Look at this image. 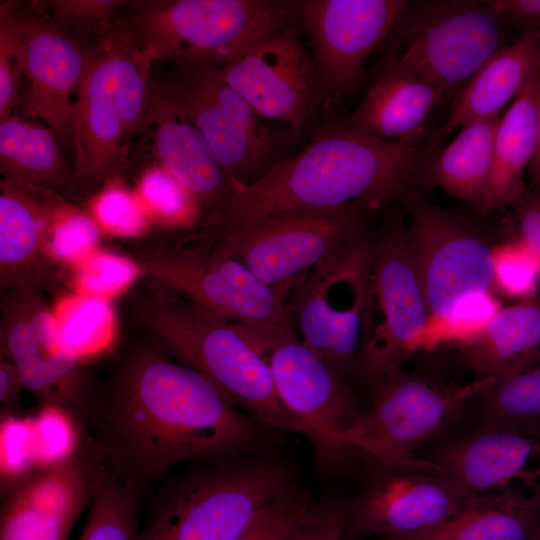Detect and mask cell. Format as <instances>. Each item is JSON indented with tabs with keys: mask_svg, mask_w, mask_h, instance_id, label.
<instances>
[{
	"mask_svg": "<svg viewBox=\"0 0 540 540\" xmlns=\"http://www.w3.org/2000/svg\"><path fill=\"white\" fill-rule=\"evenodd\" d=\"M374 247L366 225L334 258L299 278L287 301L301 340L347 381L360 375Z\"/></svg>",
	"mask_w": 540,
	"mask_h": 540,
	"instance_id": "12",
	"label": "cell"
},
{
	"mask_svg": "<svg viewBox=\"0 0 540 540\" xmlns=\"http://www.w3.org/2000/svg\"><path fill=\"white\" fill-rule=\"evenodd\" d=\"M109 469L93 439L73 457L1 490L0 540H68Z\"/></svg>",
	"mask_w": 540,
	"mask_h": 540,
	"instance_id": "18",
	"label": "cell"
},
{
	"mask_svg": "<svg viewBox=\"0 0 540 540\" xmlns=\"http://www.w3.org/2000/svg\"><path fill=\"white\" fill-rule=\"evenodd\" d=\"M540 68V35L527 33L493 55L458 93L446 122L430 140V151L473 122L500 115ZM427 152V153H428Z\"/></svg>",
	"mask_w": 540,
	"mask_h": 540,
	"instance_id": "25",
	"label": "cell"
},
{
	"mask_svg": "<svg viewBox=\"0 0 540 540\" xmlns=\"http://www.w3.org/2000/svg\"><path fill=\"white\" fill-rule=\"evenodd\" d=\"M2 293L1 358L17 368L39 406L65 409L90 433L102 386L64 343L43 291L18 286Z\"/></svg>",
	"mask_w": 540,
	"mask_h": 540,
	"instance_id": "14",
	"label": "cell"
},
{
	"mask_svg": "<svg viewBox=\"0 0 540 540\" xmlns=\"http://www.w3.org/2000/svg\"><path fill=\"white\" fill-rule=\"evenodd\" d=\"M51 308L64 343L83 363L114 345L117 317L112 302L69 291L60 295Z\"/></svg>",
	"mask_w": 540,
	"mask_h": 540,
	"instance_id": "32",
	"label": "cell"
},
{
	"mask_svg": "<svg viewBox=\"0 0 540 540\" xmlns=\"http://www.w3.org/2000/svg\"><path fill=\"white\" fill-rule=\"evenodd\" d=\"M378 465L362 492L347 503L353 539L380 535L390 540L429 528L468 499L439 466Z\"/></svg>",
	"mask_w": 540,
	"mask_h": 540,
	"instance_id": "19",
	"label": "cell"
},
{
	"mask_svg": "<svg viewBox=\"0 0 540 540\" xmlns=\"http://www.w3.org/2000/svg\"><path fill=\"white\" fill-rule=\"evenodd\" d=\"M444 98L440 91L411 75L380 69L363 101L346 120L368 135L415 144L413 137Z\"/></svg>",
	"mask_w": 540,
	"mask_h": 540,
	"instance_id": "27",
	"label": "cell"
},
{
	"mask_svg": "<svg viewBox=\"0 0 540 540\" xmlns=\"http://www.w3.org/2000/svg\"><path fill=\"white\" fill-rule=\"evenodd\" d=\"M538 540H540V536H539Z\"/></svg>",
	"mask_w": 540,
	"mask_h": 540,
	"instance_id": "53",
	"label": "cell"
},
{
	"mask_svg": "<svg viewBox=\"0 0 540 540\" xmlns=\"http://www.w3.org/2000/svg\"><path fill=\"white\" fill-rule=\"evenodd\" d=\"M270 369L277 395L313 446L323 469H339L354 450L347 436L363 414L353 391L295 328L269 333L246 329Z\"/></svg>",
	"mask_w": 540,
	"mask_h": 540,
	"instance_id": "10",
	"label": "cell"
},
{
	"mask_svg": "<svg viewBox=\"0 0 540 540\" xmlns=\"http://www.w3.org/2000/svg\"><path fill=\"white\" fill-rule=\"evenodd\" d=\"M430 322L424 348L454 305L476 292H495L492 248L453 210L428 202L421 192L402 206Z\"/></svg>",
	"mask_w": 540,
	"mask_h": 540,
	"instance_id": "15",
	"label": "cell"
},
{
	"mask_svg": "<svg viewBox=\"0 0 540 540\" xmlns=\"http://www.w3.org/2000/svg\"><path fill=\"white\" fill-rule=\"evenodd\" d=\"M111 29L117 43L115 100L129 149L133 138L145 132L152 104L153 61L120 30L113 25Z\"/></svg>",
	"mask_w": 540,
	"mask_h": 540,
	"instance_id": "33",
	"label": "cell"
},
{
	"mask_svg": "<svg viewBox=\"0 0 540 540\" xmlns=\"http://www.w3.org/2000/svg\"><path fill=\"white\" fill-rule=\"evenodd\" d=\"M0 446L1 490L39 468L31 416H1Z\"/></svg>",
	"mask_w": 540,
	"mask_h": 540,
	"instance_id": "45",
	"label": "cell"
},
{
	"mask_svg": "<svg viewBox=\"0 0 540 540\" xmlns=\"http://www.w3.org/2000/svg\"><path fill=\"white\" fill-rule=\"evenodd\" d=\"M31 417L39 468L73 457L93 440L89 431L63 408L41 405Z\"/></svg>",
	"mask_w": 540,
	"mask_h": 540,
	"instance_id": "40",
	"label": "cell"
},
{
	"mask_svg": "<svg viewBox=\"0 0 540 540\" xmlns=\"http://www.w3.org/2000/svg\"><path fill=\"white\" fill-rule=\"evenodd\" d=\"M495 380L445 384L406 372L402 365L393 367L372 386L371 406L349 432L347 442L380 464L438 467L419 458L416 450Z\"/></svg>",
	"mask_w": 540,
	"mask_h": 540,
	"instance_id": "13",
	"label": "cell"
},
{
	"mask_svg": "<svg viewBox=\"0 0 540 540\" xmlns=\"http://www.w3.org/2000/svg\"><path fill=\"white\" fill-rule=\"evenodd\" d=\"M312 502L308 489L297 481L266 505L233 540H286Z\"/></svg>",
	"mask_w": 540,
	"mask_h": 540,
	"instance_id": "43",
	"label": "cell"
},
{
	"mask_svg": "<svg viewBox=\"0 0 540 540\" xmlns=\"http://www.w3.org/2000/svg\"><path fill=\"white\" fill-rule=\"evenodd\" d=\"M500 19L520 35H540V0H488Z\"/></svg>",
	"mask_w": 540,
	"mask_h": 540,
	"instance_id": "49",
	"label": "cell"
},
{
	"mask_svg": "<svg viewBox=\"0 0 540 540\" xmlns=\"http://www.w3.org/2000/svg\"><path fill=\"white\" fill-rule=\"evenodd\" d=\"M433 462L467 498L519 491L517 482L540 491V425L491 423Z\"/></svg>",
	"mask_w": 540,
	"mask_h": 540,
	"instance_id": "22",
	"label": "cell"
},
{
	"mask_svg": "<svg viewBox=\"0 0 540 540\" xmlns=\"http://www.w3.org/2000/svg\"><path fill=\"white\" fill-rule=\"evenodd\" d=\"M363 203L269 213L193 236L243 264L285 299L293 283L334 258L366 225Z\"/></svg>",
	"mask_w": 540,
	"mask_h": 540,
	"instance_id": "7",
	"label": "cell"
},
{
	"mask_svg": "<svg viewBox=\"0 0 540 540\" xmlns=\"http://www.w3.org/2000/svg\"><path fill=\"white\" fill-rule=\"evenodd\" d=\"M113 26L154 63L222 67L296 20L295 1L129 2Z\"/></svg>",
	"mask_w": 540,
	"mask_h": 540,
	"instance_id": "5",
	"label": "cell"
},
{
	"mask_svg": "<svg viewBox=\"0 0 540 540\" xmlns=\"http://www.w3.org/2000/svg\"><path fill=\"white\" fill-rule=\"evenodd\" d=\"M407 0H297L296 20L331 104L351 95Z\"/></svg>",
	"mask_w": 540,
	"mask_h": 540,
	"instance_id": "17",
	"label": "cell"
},
{
	"mask_svg": "<svg viewBox=\"0 0 540 540\" xmlns=\"http://www.w3.org/2000/svg\"><path fill=\"white\" fill-rule=\"evenodd\" d=\"M537 74L512 101L498 124L481 214L512 205L525 191L523 173L537 136Z\"/></svg>",
	"mask_w": 540,
	"mask_h": 540,
	"instance_id": "30",
	"label": "cell"
},
{
	"mask_svg": "<svg viewBox=\"0 0 540 540\" xmlns=\"http://www.w3.org/2000/svg\"><path fill=\"white\" fill-rule=\"evenodd\" d=\"M537 136L533 157L529 163L530 176L540 190V68L537 74Z\"/></svg>",
	"mask_w": 540,
	"mask_h": 540,
	"instance_id": "51",
	"label": "cell"
},
{
	"mask_svg": "<svg viewBox=\"0 0 540 540\" xmlns=\"http://www.w3.org/2000/svg\"><path fill=\"white\" fill-rule=\"evenodd\" d=\"M27 51L16 23L12 2L0 5V121L11 117L13 108L21 102L19 94L22 75L27 76Z\"/></svg>",
	"mask_w": 540,
	"mask_h": 540,
	"instance_id": "42",
	"label": "cell"
},
{
	"mask_svg": "<svg viewBox=\"0 0 540 540\" xmlns=\"http://www.w3.org/2000/svg\"><path fill=\"white\" fill-rule=\"evenodd\" d=\"M198 371L161 347L129 351L101 387L90 434L142 497L182 463L248 455L278 439Z\"/></svg>",
	"mask_w": 540,
	"mask_h": 540,
	"instance_id": "1",
	"label": "cell"
},
{
	"mask_svg": "<svg viewBox=\"0 0 540 540\" xmlns=\"http://www.w3.org/2000/svg\"><path fill=\"white\" fill-rule=\"evenodd\" d=\"M425 151L415 144L380 139L347 120L322 126L296 156L276 164L249 185L234 182L228 203L205 218L209 230L291 209H326L363 203L370 210L402 206L421 192Z\"/></svg>",
	"mask_w": 540,
	"mask_h": 540,
	"instance_id": "2",
	"label": "cell"
},
{
	"mask_svg": "<svg viewBox=\"0 0 540 540\" xmlns=\"http://www.w3.org/2000/svg\"><path fill=\"white\" fill-rule=\"evenodd\" d=\"M298 476L262 451L190 463L161 482L135 540H233Z\"/></svg>",
	"mask_w": 540,
	"mask_h": 540,
	"instance_id": "4",
	"label": "cell"
},
{
	"mask_svg": "<svg viewBox=\"0 0 540 540\" xmlns=\"http://www.w3.org/2000/svg\"><path fill=\"white\" fill-rule=\"evenodd\" d=\"M57 193L0 183V287L18 286L43 291L58 268L49 259L45 233L49 210Z\"/></svg>",
	"mask_w": 540,
	"mask_h": 540,
	"instance_id": "24",
	"label": "cell"
},
{
	"mask_svg": "<svg viewBox=\"0 0 540 540\" xmlns=\"http://www.w3.org/2000/svg\"><path fill=\"white\" fill-rule=\"evenodd\" d=\"M134 191L151 224L194 231L203 219L194 194L158 164L141 174Z\"/></svg>",
	"mask_w": 540,
	"mask_h": 540,
	"instance_id": "34",
	"label": "cell"
},
{
	"mask_svg": "<svg viewBox=\"0 0 540 540\" xmlns=\"http://www.w3.org/2000/svg\"><path fill=\"white\" fill-rule=\"evenodd\" d=\"M0 171L4 181L57 194L73 181L54 133L12 116L0 121Z\"/></svg>",
	"mask_w": 540,
	"mask_h": 540,
	"instance_id": "31",
	"label": "cell"
},
{
	"mask_svg": "<svg viewBox=\"0 0 540 540\" xmlns=\"http://www.w3.org/2000/svg\"><path fill=\"white\" fill-rule=\"evenodd\" d=\"M24 388L17 368L9 361L0 360L1 416L20 414V394Z\"/></svg>",
	"mask_w": 540,
	"mask_h": 540,
	"instance_id": "50",
	"label": "cell"
},
{
	"mask_svg": "<svg viewBox=\"0 0 540 540\" xmlns=\"http://www.w3.org/2000/svg\"><path fill=\"white\" fill-rule=\"evenodd\" d=\"M130 1L55 0L49 3L48 16L53 22L80 38L91 34L98 40L111 28L116 13Z\"/></svg>",
	"mask_w": 540,
	"mask_h": 540,
	"instance_id": "46",
	"label": "cell"
},
{
	"mask_svg": "<svg viewBox=\"0 0 540 540\" xmlns=\"http://www.w3.org/2000/svg\"><path fill=\"white\" fill-rule=\"evenodd\" d=\"M69 273L71 292L112 302L145 277V268L141 261L101 248Z\"/></svg>",
	"mask_w": 540,
	"mask_h": 540,
	"instance_id": "38",
	"label": "cell"
},
{
	"mask_svg": "<svg viewBox=\"0 0 540 540\" xmlns=\"http://www.w3.org/2000/svg\"><path fill=\"white\" fill-rule=\"evenodd\" d=\"M131 308L168 355L201 373L238 407L276 431L303 435L243 326L149 284L134 295Z\"/></svg>",
	"mask_w": 540,
	"mask_h": 540,
	"instance_id": "3",
	"label": "cell"
},
{
	"mask_svg": "<svg viewBox=\"0 0 540 540\" xmlns=\"http://www.w3.org/2000/svg\"><path fill=\"white\" fill-rule=\"evenodd\" d=\"M88 213L103 235L119 239L145 236L151 226L135 191L116 176L89 201Z\"/></svg>",
	"mask_w": 540,
	"mask_h": 540,
	"instance_id": "39",
	"label": "cell"
},
{
	"mask_svg": "<svg viewBox=\"0 0 540 540\" xmlns=\"http://www.w3.org/2000/svg\"><path fill=\"white\" fill-rule=\"evenodd\" d=\"M148 284L255 333L295 328L278 292L240 262L224 257L191 233L141 261ZM296 329V328H295Z\"/></svg>",
	"mask_w": 540,
	"mask_h": 540,
	"instance_id": "11",
	"label": "cell"
},
{
	"mask_svg": "<svg viewBox=\"0 0 540 540\" xmlns=\"http://www.w3.org/2000/svg\"><path fill=\"white\" fill-rule=\"evenodd\" d=\"M116 49L110 28L94 43L78 90L73 191L83 192L116 177L128 156L115 100Z\"/></svg>",
	"mask_w": 540,
	"mask_h": 540,
	"instance_id": "21",
	"label": "cell"
},
{
	"mask_svg": "<svg viewBox=\"0 0 540 540\" xmlns=\"http://www.w3.org/2000/svg\"><path fill=\"white\" fill-rule=\"evenodd\" d=\"M478 396L491 423L540 425V364L496 379Z\"/></svg>",
	"mask_w": 540,
	"mask_h": 540,
	"instance_id": "37",
	"label": "cell"
},
{
	"mask_svg": "<svg viewBox=\"0 0 540 540\" xmlns=\"http://www.w3.org/2000/svg\"><path fill=\"white\" fill-rule=\"evenodd\" d=\"M100 229L89 215L56 195L48 214L45 247L58 270L69 272L102 248Z\"/></svg>",
	"mask_w": 540,
	"mask_h": 540,
	"instance_id": "35",
	"label": "cell"
},
{
	"mask_svg": "<svg viewBox=\"0 0 540 540\" xmlns=\"http://www.w3.org/2000/svg\"><path fill=\"white\" fill-rule=\"evenodd\" d=\"M501 116L473 122L460 129L444 148L426 153L420 172L422 188H438L481 214Z\"/></svg>",
	"mask_w": 540,
	"mask_h": 540,
	"instance_id": "28",
	"label": "cell"
},
{
	"mask_svg": "<svg viewBox=\"0 0 540 540\" xmlns=\"http://www.w3.org/2000/svg\"><path fill=\"white\" fill-rule=\"evenodd\" d=\"M286 540H353L347 503L338 499L313 501Z\"/></svg>",
	"mask_w": 540,
	"mask_h": 540,
	"instance_id": "47",
	"label": "cell"
},
{
	"mask_svg": "<svg viewBox=\"0 0 540 540\" xmlns=\"http://www.w3.org/2000/svg\"><path fill=\"white\" fill-rule=\"evenodd\" d=\"M162 66L156 72L152 65L153 93L199 129L234 182L252 184L280 162L276 140L220 67Z\"/></svg>",
	"mask_w": 540,
	"mask_h": 540,
	"instance_id": "8",
	"label": "cell"
},
{
	"mask_svg": "<svg viewBox=\"0 0 540 540\" xmlns=\"http://www.w3.org/2000/svg\"><path fill=\"white\" fill-rule=\"evenodd\" d=\"M495 292L518 301L537 297L540 257L515 239L492 247Z\"/></svg>",
	"mask_w": 540,
	"mask_h": 540,
	"instance_id": "41",
	"label": "cell"
},
{
	"mask_svg": "<svg viewBox=\"0 0 540 540\" xmlns=\"http://www.w3.org/2000/svg\"><path fill=\"white\" fill-rule=\"evenodd\" d=\"M12 9L28 60L22 110L42 119L58 142L73 141L78 90L94 45L57 25L36 5L12 2Z\"/></svg>",
	"mask_w": 540,
	"mask_h": 540,
	"instance_id": "20",
	"label": "cell"
},
{
	"mask_svg": "<svg viewBox=\"0 0 540 540\" xmlns=\"http://www.w3.org/2000/svg\"><path fill=\"white\" fill-rule=\"evenodd\" d=\"M430 316L419 280L408 222L387 217L369 275L360 375L373 386L388 370L424 348Z\"/></svg>",
	"mask_w": 540,
	"mask_h": 540,
	"instance_id": "9",
	"label": "cell"
},
{
	"mask_svg": "<svg viewBox=\"0 0 540 540\" xmlns=\"http://www.w3.org/2000/svg\"><path fill=\"white\" fill-rule=\"evenodd\" d=\"M540 491H507L468 498L447 519L390 540H538Z\"/></svg>",
	"mask_w": 540,
	"mask_h": 540,
	"instance_id": "26",
	"label": "cell"
},
{
	"mask_svg": "<svg viewBox=\"0 0 540 540\" xmlns=\"http://www.w3.org/2000/svg\"><path fill=\"white\" fill-rule=\"evenodd\" d=\"M466 364L479 378H495L534 366L540 351V300L502 307L483 331L461 346Z\"/></svg>",
	"mask_w": 540,
	"mask_h": 540,
	"instance_id": "29",
	"label": "cell"
},
{
	"mask_svg": "<svg viewBox=\"0 0 540 540\" xmlns=\"http://www.w3.org/2000/svg\"><path fill=\"white\" fill-rule=\"evenodd\" d=\"M496 294L476 292L461 298L443 323L431 334L425 349L443 342L463 346L474 340L501 309Z\"/></svg>",
	"mask_w": 540,
	"mask_h": 540,
	"instance_id": "44",
	"label": "cell"
},
{
	"mask_svg": "<svg viewBox=\"0 0 540 540\" xmlns=\"http://www.w3.org/2000/svg\"><path fill=\"white\" fill-rule=\"evenodd\" d=\"M540 364V351L538 353L535 365Z\"/></svg>",
	"mask_w": 540,
	"mask_h": 540,
	"instance_id": "52",
	"label": "cell"
},
{
	"mask_svg": "<svg viewBox=\"0 0 540 540\" xmlns=\"http://www.w3.org/2000/svg\"><path fill=\"white\" fill-rule=\"evenodd\" d=\"M513 222L518 240L540 257V190L525 191L513 204Z\"/></svg>",
	"mask_w": 540,
	"mask_h": 540,
	"instance_id": "48",
	"label": "cell"
},
{
	"mask_svg": "<svg viewBox=\"0 0 540 540\" xmlns=\"http://www.w3.org/2000/svg\"><path fill=\"white\" fill-rule=\"evenodd\" d=\"M152 95L145 132H151V149L157 164L194 194L205 219L228 203L234 181L199 129L153 92Z\"/></svg>",
	"mask_w": 540,
	"mask_h": 540,
	"instance_id": "23",
	"label": "cell"
},
{
	"mask_svg": "<svg viewBox=\"0 0 540 540\" xmlns=\"http://www.w3.org/2000/svg\"><path fill=\"white\" fill-rule=\"evenodd\" d=\"M506 27L488 0H407L379 48L380 68L411 75L446 97L509 45Z\"/></svg>",
	"mask_w": 540,
	"mask_h": 540,
	"instance_id": "6",
	"label": "cell"
},
{
	"mask_svg": "<svg viewBox=\"0 0 540 540\" xmlns=\"http://www.w3.org/2000/svg\"><path fill=\"white\" fill-rule=\"evenodd\" d=\"M220 68L259 118L283 121L293 132L311 127L331 104L302 31L291 24Z\"/></svg>",
	"mask_w": 540,
	"mask_h": 540,
	"instance_id": "16",
	"label": "cell"
},
{
	"mask_svg": "<svg viewBox=\"0 0 540 540\" xmlns=\"http://www.w3.org/2000/svg\"><path fill=\"white\" fill-rule=\"evenodd\" d=\"M140 498L110 467L89 506L77 540H135Z\"/></svg>",
	"mask_w": 540,
	"mask_h": 540,
	"instance_id": "36",
	"label": "cell"
}]
</instances>
